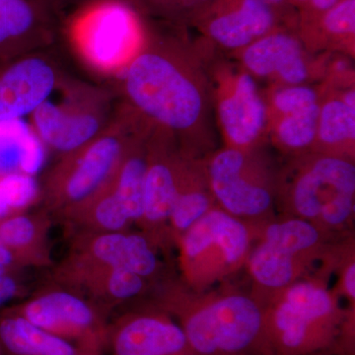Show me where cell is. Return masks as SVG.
Masks as SVG:
<instances>
[{"mask_svg":"<svg viewBox=\"0 0 355 355\" xmlns=\"http://www.w3.org/2000/svg\"><path fill=\"white\" fill-rule=\"evenodd\" d=\"M135 25L125 7L103 9L86 33L84 44L89 58L98 65L111 67L120 64L135 43Z\"/></svg>","mask_w":355,"mask_h":355,"instance_id":"17","label":"cell"},{"mask_svg":"<svg viewBox=\"0 0 355 355\" xmlns=\"http://www.w3.org/2000/svg\"><path fill=\"white\" fill-rule=\"evenodd\" d=\"M0 355H2L1 347H0Z\"/></svg>","mask_w":355,"mask_h":355,"instance_id":"42","label":"cell"},{"mask_svg":"<svg viewBox=\"0 0 355 355\" xmlns=\"http://www.w3.org/2000/svg\"><path fill=\"white\" fill-rule=\"evenodd\" d=\"M70 253L95 263L128 268L144 279L158 270L157 257L150 243L139 233L77 232Z\"/></svg>","mask_w":355,"mask_h":355,"instance_id":"14","label":"cell"},{"mask_svg":"<svg viewBox=\"0 0 355 355\" xmlns=\"http://www.w3.org/2000/svg\"><path fill=\"white\" fill-rule=\"evenodd\" d=\"M148 158L135 153L123 155L110 187L130 220L141 221L144 216V183Z\"/></svg>","mask_w":355,"mask_h":355,"instance_id":"27","label":"cell"},{"mask_svg":"<svg viewBox=\"0 0 355 355\" xmlns=\"http://www.w3.org/2000/svg\"><path fill=\"white\" fill-rule=\"evenodd\" d=\"M16 268L0 263V306L19 293V284L14 277Z\"/></svg>","mask_w":355,"mask_h":355,"instance_id":"35","label":"cell"},{"mask_svg":"<svg viewBox=\"0 0 355 355\" xmlns=\"http://www.w3.org/2000/svg\"><path fill=\"white\" fill-rule=\"evenodd\" d=\"M144 12L176 27H191L211 0H135Z\"/></svg>","mask_w":355,"mask_h":355,"instance_id":"31","label":"cell"},{"mask_svg":"<svg viewBox=\"0 0 355 355\" xmlns=\"http://www.w3.org/2000/svg\"><path fill=\"white\" fill-rule=\"evenodd\" d=\"M186 41L151 44L137 55L125 76V90L135 108L172 135L210 142L211 95L207 58Z\"/></svg>","mask_w":355,"mask_h":355,"instance_id":"1","label":"cell"},{"mask_svg":"<svg viewBox=\"0 0 355 355\" xmlns=\"http://www.w3.org/2000/svg\"><path fill=\"white\" fill-rule=\"evenodd\" d=\"M123 155V142L114 135L79 149L53 174L49 184V207L69 218L111 183Z\"/></svg>","mask_w":355,"mask_h":355,"instance_id":"7","label":"cell"},{"mask_svg":"<svg viewBox=\"0 0 355 355\" xmlns=\"http://www.w3.org/2000/svg\"><path fill=\"white\" fill-rule=\"evenodd\" d=\"M319 238L317 228L310 222L291 219L268 226L263 241L296 257L314 247Z\"/></svg>","mask_w":355,"mask_h":355,"instance_id":"29","label":"cell"},{"mask_svg":"<svg viewBox=\"0 0 355 355\" xmlns=\"http://www.w3.org/2000/svg\"><path fill=\"white\" fill-rule=\"evenodd\" d=\"M296 31L313 53H340L354 57L355 0H340L326 12L297 17Z\"/></svg>","mask_w":355,"mask_h":355,"instance_id":"16","label":"cell"},{"mask_svg":"<svg viewBox=\"0 0 355 355\" xmlns=\"http://www.w3.org/2000/svg\"><path fill=\"white\" fill-rule=\"evenodd\" d=\"M11 216L10 209H9L8 202H7L1 184H0V220Z\"/></svg>","mask_w":355,"mask_h":355,"instance_id":"38","label":"cell"},{"mask_svg":"<svg viewBox=\"0 0 355 355\" xmlns=\"http://www.w3.org/2000/svg\"><path fill=\"white\" fill-rule=\"evenodd\" d=\"M354 207V195H340L324 205L318 218L328 225H342L352 216Z\"/></svg>","mask_w":355,"mask_h":355,"instance_id":"33","label":"cell"},{"mask_svg":"<svg viewBox=\"0 0 355 355\" xmlns=\"http://www.w3.org/2000/svg\"><path fill=\"white\" fill-rule=\"evenodd\" d=\"M237 64L270 86L301 85L320 80L319 58L305 48L296 27H284L236 51Z\"/></svg>","mask_w":355,"mask_h":355,"instance_id":"9","label":"cell"},{"mask_svg":"<svg viewBox=\"0 0 355 355\" xmlns=\"http://www.w3.org/2000/svg\"><path fill=\"white\" fill-rule=\"evenodd\" d=\"M0 263H4V265L11 266V268H16L17 270V266H16L15 261H14L13 257L11 256L10 252L7 250V248L4 246L3 243L0 240Z\"/></svg>","mask_w":355,"mask_h":355,"instance_id":"37","label":"cell"},{"mask_svg":"<svg viewBox=\"0 0 355 355\" xmlns=\"http://www.w3.org/2000/svg\"><path fill=\"white\" fill-rule=\"evenodd\" d=\"M50 13L40 0H0V58H11L42 39L48 32Z\"/></svg>","mask_w":355,"mask_h":355,"instance_id":"18","label":"cell"},{"mask_svg":"<svg viewBox=\"0 0 355 355\" xmlns=\"http://www.w3.org/2000/svg\"><path fill=\"white\" fill-rule=\"evenodd\" d=\"M212 109L226 147L250 150L268 137V107L258 80L238 64L207 65Z\"/></svg>","mask_w":355,"mask_h":355,"instance_id":"4","label":"cell"},{"mask_svg":"<svg viewBox=\"0 0 355 355\" xmlns=\"http://www.w3.org/2000/svg\"><path fill=\"white\" fill-rule=\"evenodd\" d=\"M321 102V101H320ZM320 103L308 108L268 118V137L286 153L304 154L314 149Z\"/></svg>","mask_w":355,"mask_h":355,"instance_id":"25","label":"cell"},{"mask_svg":"<svg viewBox=\"0 0 355 355\" xmlns=\"http://www.w3.org/2000/svg\"><path fill=\"white\" fill-rule=\"evenodd\" d=\"M320 86L321 102L313 151L349 158L354 153L355 108L345 103L336 89Z\"/></svg>","mask_w":355,"mask_h":355,"instance_id":"22","label":"cell"},{"mask_svg":"<svg viewBox=\"0 0 355 355\" xmlns=\"http://www.w3.org/2000/svg\"><path fill=\"white\" fill-rule=\"evenodd\" d=\"M77 232L104 233L127 231L132 220L114 196L110 184L106 188L65 219Z\"/></svg>","mask_w":355,"mask_h":355,"instance_id":"26","label":"cell"},{"mask_svg":"<svg viewBox=\"0 0 355 355\" xmlns=\"http://www.w3.org/2000/svg\"><path fill=\"white\" fill-rule=\"evenodd\" d=\"M15 310L30 323L67 340L87 355H104L108 342L106 311L60 286L42 289Z\"/></svg>","mask_w":355,"mask_h":355,"instance_id":"5","label":"cell"},{"mask_svg":"<svg viewBox=\"0 0 355 355\" xmlns=\"http://www.w3.org/2000/svg\"><path fill=\"white\" fill-rule=\"evenodd\" d=\"M0 347L2 355H87L30 323L14 307L0 311Z\"/></svg>","mask_w":355,"mask_h":355,"instance_id":"21","label":"cell"},{"mask_svg":"<svg viewBox=\"0 0 355 355\" xmlns=\"http://www.w3.org/2000/svg\"><path fill=\"white\" fill-rule=\"evenodd\" d=\"M249 244L248 229L238 217L223 209H210L183 233L182 253L184 260L193 261L216 247L224 261L233 266L244 258Z\"/></svg>","mask_w":355,"mask_h":355,"instance_id":"15","label":"cell"},{"mask_svg":"<svg viewBox=\"0 0 355 355\" xmlns=\"http://www.w3.org/2000/svg\"><path fill=\"white\" fill-rule=\"evenodd\" d=\"M211 209L210 196L198 184L182 181L181 189L169 222L177 232L184 233Z\"/></svg>","mask_w":355,"mask_h":355,"instance_id":"30","label":"cell"},{"mask_svg":"<svg viewBox=\"0 0 355 355\" xmlns=\"http://www.w3.org/2000/svg\"><path fill=\"white\" fill-rule=\"evenodd\" d=\"M254 149L225 146L211 156L207 165L212 197L224 211L235 217L261 216L272 205V186L261 174Z\"/></svg>","mask_w":355,"mask_h":355,"instance_id":"8","label":"cell"},{"mask_svg":"<svg viewBox=\"0 0 355 355\" xmlns=\"http://www.w3.org/2000/svg\"><path fill=\"white\" fill-rule=\"evenodd\" d=\"M57 76L42 58H27L0 67V121L17 120L48 100Z\"/></svg>","mask_w":355,"mask_h":355,"instance_id":"13","label":"cell"},{"mask_svg":"<svg viewBox=\"0 0 355 355\" xmlns=\"http://www.w3.org/2000/svg\"><path fill=\"white\" fill-rule=\"evenodd\" d=\"M0 184L3 190L11 216L22 214L32 205L38 197L39 188L31 175L13 172L0 176Z\"/></svg>","mask_w":355,"mask_h":355,"instance_id":"32","label":"cell"},{"mask_svg":"<svg viewBox=\"0 0 355 355\" xmlns=\"http://www.w3.org/2000/svg\"><path fill=\"white\" fill-rule=\"evenodd\" d=\"M294 10H279L265 0H211L191 27L205 50L234 53L279 28L296 27Z\"/></svg>","mask_w":355,"mask_h":355,"instance_id":"6","label":"cell"},{"mask_svg":"<svg viewBox=\"0 0 355 355\" xmlns=\"http://www.w3.org/2000/svg\"><path fill=\"white\" fill-rule=\"evenodd\" d=\"M338 349L326 350V352H318V354H310V355H350L347 352H343L342 354L338 352Z\"/></svg>","mask_w":355,"mask_h":355,"instance_id":"40","label":"cell"},{"mask_svg":"<svg viewBox=\"0 0 355 355\" xmlns=\"http://www.w3.org/2000/svg\"><path fill=\"white\" fill-rule=\"evenodd\" d=\"M46 159L44 142L22 119L0 121V176L36 175Z\"/></svg>","mask_w":355,"mask_h":355,"instance_id":"23","label":"cell"},{"mask_svg":"<svg viewBox=\"0 0 355 355\" xmlns=\"http://www.w3.org/2000/svg\"><path fill=\"white\" fill-rule=\"evenodd\" d=\"M343 286H345V293L347 294L349 299H355V266L354 263H350L347 268V272L343 277Z\"/></svg>","mask_w":355,"mask_h":355,"instance_id":"36","label":"cell"},{"mask_svg":"<svg viewBox=\"0 0 355 355\" xmlns=\"http://www.w3.org/2000/svg\"><path fill=\"white\" fill-rule=\"evenodd\" d=\"M37 135L44 144L62 153L87 146L99 130V121L89 114H70L46 100L33 113Z\"/></svg>","mask_w":355,"mask_h":355,"instance_id":"19","label":"cell"},{"mask_svg":"<svg viewBox=\"0 0 355 355\" xmlns=\"http://www.w3.org/2000/svg\"><path fill=\"white\" fill-rule=\"evenodd\" d=\"M294 258L293 254L263 241L250 258V270L261 286L284 288L295 277Z\"/></svg>","mask_w":355,"mask_h":355,"instance_id":"28","label":"cell"},{"mask_svg":"<svg viewBox=\"0 0 355 355\" xmlns=\"http://www.w3.org/2000/svg\"><path fill=\"white\" fill-rule=\"evenodd\" d=\"M40 1L43 2L44 6L51 10V8L53 7V3H55V1H58V0H40Z\"/></svg>","mask_w":355,"mask_h":355,"instance_id":"41","label":"cell"},{"mask_svg":"<svg viewBox=\"0 0 355 355\" xmlns=\"http://www.w3.org/2000/svg\"><path fill=\"white\" fill-rule=\"evenodd\" d=\"M303 163L289 191L294 210L316 219L324 205L340 195H354L355 167L349 158L315 153Z\"/></svg>","mask_w":355,"mask_h":355,"instance_id":"11","label":"cell"},{"mask_svg":"<svg viewBox=\"0 0 355 355\" xmlns=\"http://www.w3.org/2000/svg\"><path fill=\"white\" fill-rule=\"evenodd\" d=\"M183 178L171 161L148 158L141 218L146 226L156 227L169 221Z\"/></svg>","mask_w":355,"mask_h":355,"instance_id":"24","label":"cell"},{"mask_svg":"<svg viewBox=\"0 0 355 355\" xmlns=\"http://www.w3.org/2000/svg\"><path fill=\"white\" fill-rule=\"evenodd\" d=\"M50 220L46 214H13L0 220V240L18 268L50 265Z\"/></svg>","mask_w":355,"mask_h":355,"instance_id":"20","label":"cell"},{"mask_svg":"<svg viewBox=\"0 0 355 355\" xmlns=\"http://www.w3.org/2000/svg\"><path fill=\"white\" fill-rule=\"evenodd\" d=\"M109 355H193L183 329L169 314L132 311L109 324Z\"/></svg>","mask_w":355,"mask_h":355,"instance_id":"10","label":"cell"},{"mask_svg":"<svg viewBox=\"0 0 355 355\" xmlns=\"http://www.w3.org/2000/svg\"><path fill=\"white\" fill-rule=\"evenodd\" d=\"M175 314L193 355H266L265 311L246 296H226Z\"/></svg>","mask_w":355,"mask_h":355,"instance_id":"3","label":"cell"},{"mask_svg":"<svg viewBox=\"0 0 355 355\" xmlns=\"http://www.w3.org/2000/svg\"><path fill=\"white\" fill-rule=\"evenodd\" d=\"M55 279L60 286L87 294L88 300L105 311L137 298L146 280L128 268L95 263L73 253L58 266Z\"/></svg>","mask_w":355,"mask_h":355,"instance_id":"12","label":"cell"},{"mask_svg":"<svg viewBox=\"0 0 355 355\" xmlns=\"http://www.w3.org/2000/svg\"><path fill=\"white\" fill-rule=\"evenodd\" d=\"M342 320L330 292L313 282L289 286L265 312L266 355H310L338 349Z\"/></svg>","mask_w":355,"mask_h":355,"instance_id":"2","label":"cell"},{"mask_svg":"<svg viewBox=\"0 0 355 355\" xmlns=\"http://www.w3.org/2000/svg\"><path fill=\"white\" fill-rule=\"evenodd\" d=\"M340 0H287V4L295 10L298 17H311L326 12Z\"/></svg>","mask_w":355,"mask_h":355,"instance_id":"34","label":"cell"},{"mask_svg":"<svg viewBox=\"0 0 355 355\" xmlns=\"http://www.w3.org/2000/svg\"><path fill=\"white\" fill-rule=\"evenodd\" d=\"M266 3L270 4L279 10H294L291 6L287 4V0H265ZM295 11V10H294Z\"/></svg>","mask_w":355,"mask_h":355,"instance_id":"39","label":"cell"}]
</instances>
